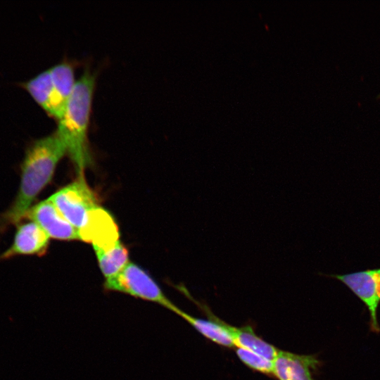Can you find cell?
<instances>
[{"label":"cell","instance_id":"7c38bea8","mask_svg":"<svg viewBox=\"0 0 380 380\" xmlns=\"http://www.w3.org/2000/svg\"><path fill=\"white\" fill-rule=\"evenodd\" d=\"M49 71L57 104L63 117L77 81L75 79L74 68L70 63L64 61L52 66Z\"/></svg>","mask_w":380,"mask_h":380},{"label":"cell","instance_id":"5bb4252c","mask_svg":"<svg viewBox=\"0 0 380 380\" xmlns=\"http://www.w3.org/2000/svg\"><path fill=\"white\" fill-rule=\"evenodd\" d=\"M93 248L106 279L118 274L129 262L128 251L120 241L107 248Z\"/></svg>","mask_w":380,"mask_h":380},{"label":"cell","instance_id":"8992f818","mask_svg":"<svg viewBox=\"0 0 380 380\" xmlns=\"http://www.w3.org/2000/svg\"><path fill=\"white\" fill-rule=\"evenodd\" d=\"M49 236L35 222L17 224L11 245L0 255V260H8L20 255H43L49 244Z\"/></svg>","mask_w":380,"mask_h":380},{"label":"cell","instance_id":"ba28073f","mask_svg":"<svg viewBox=\"0 0 380 380\" xmlns=\"http://www.w3.org/2000/svg\"><path fill=\"white\" fill-rule=\"evenodd\" d=\"M80 239L91 243L93 246L107 248L118 241V225L106 210L99 206L91 210L78 229Z\"/></svg>","mask_w":380,"mask_h":380},{"label":"cell","instance_id":"30bf717a","mask_svg":"<svg viewBox=\"0 0 380 380\" xmlns=\"http://www.w3.org/2000/svg\"><path fill=\"white\" fill-rule=\"evenodd\" d=\"M208 316V319L194 317L181 309L176 313L196 330L213 342L227 348L235 347L229 324L218 319L205 306L201 307Z\"/></svg>","mask_w":380,"mask_h":380},{"label":"cell","instance_id":"5b68a950","mask_svg":"<svg viewBox=\"0 0 380 380\" xmlns=\"http://www.w3.org/2000/svg\"><path fill=\"white\" fill-rule=\"evenodd\" d=\"M330 277L343 283L365 303L369 311L371 329L376 333L380 332L377 321V309L380 303V268Z\"/></svg>","mask_w":380,"mask_h":380},{"label":"cell","instance_id":"3957f363","mask_svg":"<svg viewBox=\"0 0 380 380\" xmlns=\"http://www.w3.org/2000/svg\"><path fill=\"white\" fill-rule=\"evenodd\" d=\"M103 286L108 291L119 292L154 303L175 314L180 309L165 295L144 270L133 262H129L118 274L106 279Z\"/></svg>","mask_w":380,"mask_h":380},{"label":"cell","instance_id":"277c9868","mask_svg":"<svg viewBox=\"0 0 380 380\" xmlns=\"http://www.w3.org/2000/svg\"><path fill=\"white\" fill-rule=\"evenodd\" d=\"M61 214L77 230L89 213L98 207L97 200L83 175L49 198Z\"/></svg>","mask_w":380,"mask_h":380},{"label":"cell","instance_id":"4fadbf2b","mask_svg":"<svg viewBox=\"0 0 380 380\" xmlns=\"http://www.w3.org/2000/svg\"><path fill=\"white\" fill-rule=\"evenodd\" d=\"M235 348H241L274 361L279 350L258 336L251 327H236L229 324Z\"/></svg>","mask_w":380,"mask_h":380},{"label":"cell","instance_id":"9c48e42d","mask_svg":"<svg viewBox=\"0 0 380 380\" xmlns=\"http://www.w3.org/2000/svg\"><path fill=\"white\" fill-rule=\"evenodd\" d=\"M272 375L278 380H314L312 372L319 363L316 356L279 350L273 361Z\"/></svg>","mask_w":380,"mask_h":380},{"label":"cell","instance_id":"7a4b0ae2","mask_svg":"<svg viewBox=\"0 0 380 380\" xmlns=\"http://www.w3.org/2000/svg\"><path fill=\"white\" fill-rule=\"evenodd\" d=\"M95 81L96 74L87 67L77 80L63 117L56 129L79 176L83 175L84 169L92 163L88 127Z\"/></svg>","mask_w":380,"mask_h":380},{"label":"cell","instance_id":"52a82bcc","mask_svg":"<svg viewBox=\"0 0 380 380\" xmlns=\"http://www.w3.org/2000/svg\"><path fill=\"white\" fill-rule=\"evenodd\" d=\"M25 218L37 223L50 238L66 241L80 239L78 230L61 214L49 198L32 205Z\"/></svg>","mask_w":380,"mask_h":380},{"label":"cell","instance_id":"8fae6325","mask_svg":"<svg viewBox=\"0 0 380 380\" xmlns=\"http://www.w3.org/2000/svg\"><path fill=\"white\" fill-rule=\"evenodd\" d=\"M47 114L59 121L62 114L58 108L49 69L20 83Z\"/></svg>","mask_w":380,"mask_h":380},{"label":"cell","instance_id":"9a60e30c","mask_svg":"<svg viewBox=\"0 0 380 380\" xmlns=\"http://www.w3.org/2000/svg\"><path fill=\"white\" fill-rule=\"evenodd\" d=\"M236 353L240 360L251 369L266 374H272L274 362L247 349L236 348Z\"/></svg>","mask_w":380,"mask_h":380},{"label":"cell","instance_id":"6da1fadb","mask_svg":"<svg viewBox=\"0 0 380 380\" xmlns=\"http://www.w3.org/2000/svg\"><path fill=\"white\" fill-rule=\"evenodd\" d=\"M65 154V145L56 129L29 144L20 165V180L16 196L9 208L0 215V231L25 218L36 198L52 179Z\"/></svg>","mask_w":380,"mask_h":380}]
</instances>
